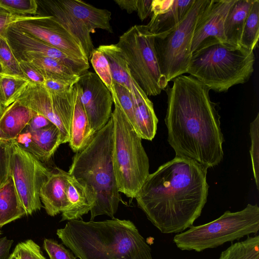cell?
Returning a JSON list of instances; mask_svg holds the SVG:
<instances>
[{
	"label": "cell",
	"instance_id": "f6af8a7d",
	"mask_svg": "<svg viewBox=\"0 0 259 259\" xmlns=\"http://www.w3.org/2000/svg\"><path fill=\"white\" fill-rule=\"evenodd\" d=\"M174 0H153L152 15H158L166 12L171 7Z\"/></svg>",
	"mask_w": 259,
	"mask_h": 259
},
{
	"label": "cell",
	"instance_id": "7bdbcfd3",
	"mask_svg": "<svg viewBox=\"0 0 259 259\" xmlns=\"http://www.w3.org/2000/svg\"><path fill=\"white\" fill-rule=\"evenodd\" d=\"M53 124L44 115L36 113L30 119L25 130L34 131L49 127Z\"/></svg>",
	"mask_w": 259,
	"mask_h": 259
},
{
	"label": "cell",
	"instance_id": "ee69618b",
	"mask_svg": "<svg viewBox=\"0 0 259 259\" xmlns=\"http://www.w3.org/2000/svg\"><path fill=\"white\" fill-rule=\"evenodd\" d=\"M153 0H138L137 12L140 19L143 21L152 14Z\"/></svg>",
	"mask_w": 259,
	"mask_h": 259
},
{
	"label": "cell",
	"instance_id": "7402d4cb",
	"mask_svg": "<svg viewBox=\"0 0 259 259\" xmlns=\"http://www.w3.org/2000/svg\"><path fill=\"white\" fill-rule=\"evenodd\" d=\"M74 98L70 125V139L71 149L74 152L83 148L93 138V131L79 98L80 89L76 83L74 85Z\"/></svg>",
	"mask_w": 259,
	"mask_h": 259
},
{
	"label": "cell",
	"instance_id": "30bf717a",
	"mask_svg": "<svg viewBox=\"0 0 259 259\" xmlns=\"http://www.w3.org/2000/svg\"><path fill=\"white\" fill-rule=\"evenodd\" d=\"M11 142L10 176L26 215H30L42 206L39 191L51 170L14 140Z\"/></svg>",
	"mask_w": 259,
	"mask_h": 259
},
{
	"label": "cell",
	"instance_id": "9c48e42d",
	"mask_svg": "<svg viewBox=\"0 0 259 259\" xmlns=\"http://www.w3.org/2000/svg\"><path fill=\"white\" fill-rule=\"evenodd\" d=\"M209 0H195L183 20L167 33L154 36V47L162 75L168 83L187 72L194 31Z\"/></svg>",
	"mask_w": 259,
	"mask_h": 259
},
{
	"label": "cell",
	"instance_id": "9a60e30c",
	"mask_svg": "<svg viewBox=\"0 0 259 259\" xmlns=\"http://www.w3.org/2000/svg\"><path fill=\"white\" fill-rule=\"evenodd\" d=\"M6 38L16 58L22 55H38L53 58L80 76L88 71L89 62L74 58L58 48L24 32L13 25L6 32Z\"/></svg>",
	"mask_w": 259,
	"mask_h": 259
},
{
	"label": "cell",
	"instance_id": "7c38bea8",
	"mask_svg": "<svg viewBox=\"0 0 259 259\" xmlns=\"http://www.w3.org/2000/svg\"><path fill=\"white\" fill-rule=\"evenodd\" d=\"M77 83L79 98L95 133L107 123L112 115V95L96 73L87 71Z\"/></svg>",
	"mask_w": 259,
	"mask_h": 259
},
{
	"label": "cell",
	"instance_id": "74e56055",
	"mask_svg": "<svg viewBox=\"0 0 259 259\" xmlns=\"http://www.w3.org/2000/svg\"><path fill=\"white\" fill-rule=\"evenodd\" d=\"M14 251L19 259H46L42 255L39 246L31 239L19 243Z\"/></svg>",
	"mask_w": 259,
	"mask_h": 259
},
{
	"label": "cell",
	"instance_id": "7dc6e473",
	"mask_svg": "<svg viewBox=\"0 0 259 259\" xmlns=\"http://www.w3.org/2000/svg\"><path fill=\"white\" fill-rule=\"evenodd\" d=\"M138 0H115L114 2L121 9L127 13L131 14L137 11Z\"/></svg>",
	"mask_w": 259,
	"mask_h": 259
},
{
	"label": "cell",
	"instance_id": "d6986e66",
	"mask_svg": "<svg viewBox=\"0 0 259 259\" xmlns=\"http://www.w3.org/2000/svg\"><path fill=\"white\" fill-rule=\"evenodd\" d=\"M68 206L62 212L61 221L81 219L93 208L97 199L94 189L70 175L66 190Z\"/></svg>",
	"mask_w": 259,
	"mask_h": 259
},
{
	"label": "cell",
	"instance_id": "681fc988",
	"mask_svg": "<svg viewBox=\"0 0 259 259\" xmlns=\"http://www.w3.org/2000/svg\"><path fill=\"white\" fill-rule=\"evenodd\" d=\"M0 140H9L0 127Z\"/></svg>",
	"mask_w": 259,
	"mask_h": 259
},
{
	"label": "cell",
	"instance_id": "277c9868",
	"mask_svg": "<svg viewBox=\"0 0 259 259\" xmlns=\"http://www.w3.org/2000/svg\"><path fill=\"white\" fill-rule=\"evenodd\" d=\"M113 122L112 117L95 133L89 143L75 153L69 174L92 188L97 199L90 210L91 221L100 215L112 218L121 198L112 163Z\"/></svg>",
	"mask_w": 259,
	"mask_h": 259
},
{
	"label": "cell",
	"instance_id": "ffe728a7",
	"mask_svg": "<svg viewBox=\"0 0 259 259\" xmlns=\"http://www.w3.org/2000/svg\"><path fill=\"white\" fill-rule=\"evenodd\" d=\"M60 3L91 33L101 29L113 33L111 13L96 8L80 0H59Z\"/></svg>",
	"mask_w": 259,
	"mask_h": 259
},
{
	"label": "cell",
	"instance_id": "e0dca14e",
	"mask_svg": "<svg viewBox=\"0 0 259 259\" xmlns=\"http://www.w3.org/2000/svg\"><path fill=\"white\" fill-rule=\"evenodd\" d=\"M69 174L59 168L51 170L42 183L39 197L47 214L54 217L68 206L66 190Z\"/></svg>",
	"mask_w": 259,
	"mask_h": 259
},
{
	"label": "cell",
	"instance_id": "5b68a950",
	"mask_svg": "<svg viewBox=\"0 0 259 259\" xmlns=\"http://www.w3.org/2000/svg\"><path fill=\"white\" fill-rule=\"evenodd\" d=\"M253 51L215 44L192 54L187 72L217 92L247 82L254 71Z\"/></svg>",
	"mask_w": 259,
	"mask_h": 259
},
{
	"label": "cell",
	"instance_id": "4dcf8cb0",
	"mask_svg": "<svg viewBox=\"0 0 259 259\" xmlns=\"http://www.w3.org/2000/svg\"><path fill=\"white\" fill-rule=\"evenodd\" d=\"M218 259H259V236L232 244L223 251Z\"/></svg>",
	"mask_w": 259,
	"mask_h": 259
},
{
	"label": "cell",
	"instance_id": "f5cc1de1",
	"mask_svg": "<svg viewBox=\"0 0 259 259\" xmlns=\"http://www.w3.org/2000/svg\"><path fill=\"white\" fill-rule=\"evenodd\" d=\"M0 234H1V232H0Z\"/></svg>",
	"mask_w": 259,
	"mask_h": 259
},
{
	"label": "cell",
	"instance_id": "44dd1931",
	"mask_svg": "<svg viewBox=\"0 0 259 259\" xmlns=\"http://www.w3.org/2000/svg\"><path fill=\"white\" fill-rule=\"evenodd\" d=\"M131 94L134 104V128L142 139L152 141L156 134L158 122L153 104L140 87L134 88Z\"/></svg>",
	"mask_w": 259,
	"mask_h": 259
},
{
	"label": "cell",
	"instance_id": "83f0119b",
	"mask_svg": "<svg viewBox=\"0 0 259 259\" xmlns=\"http://www.w3.org/2000/svg\"><path fill=\"white\" fill-rule=\"evenodd\" d=\"M26 215L10 176L0 187V228Z\"/></svg>",
	"mask_w": 259,
	"mask_h": 259
},
{
	"label": "cell",
	"instance_id": "5bb4252c",
	"mask_svg": "<svg viewBox=\"0 0 259 259\" xmlns=\"http://www.w3.org/2000/svg\"><path fill=\"white\" fill-rule=\"evenodd\" d=\"M235 2V0H209L194 31L192 54L215 44L231 46L226 41L224 25L228 11Z\"/></svg>",
	"mask_w": 259,
	"mask_h": 259
},
{
	"label": "cell",
	"instance_id": "52a82bcc",
	"mask_svg": "<svg viewBox=\"0 0 259 259\" xmlns=\"http://www.w3.org/2000/svg\"><path fill=\"white\" fill-rule=\"evenodd\" d=\"M259 231V207L248 204L243 209L226 211L217 219L199 226H192L174 237V242L182 250L200 252L239 240Z\"/></svg>",
	"mask_w": 259,
	"mask_h": 259
},
{
	"label": "cell",
	"instance_id": "f1b7e54d",
	"mask_svg": "<svg viewBox=\"0 0 259 259\" xmlns=\"http://www.w3.org/2000/svg\"><path fill=\"white\" fill-rule=\"evenodd\" d=\"M29 82L23 75L0 73V105L5 109L14 102Z\"/></svg>",
	"mask_w": 259,
	"mask_h": 259
},
{
	"label": "cell",
	"instance_id": "2e32d148",
	"mask_svg": "<svg viewBox=\"0 0 259 259\" xmlns=\"http://www.w3.org/2000/svg\"><path fill=\"white\" fill-rule=\"evenodd\" d=\"M14 140L41 162L48 161L63 144L61 132L54 124L34 131L24 129Z\"/></svg>",
	"mask_w": 259,
	"mask_h": 259
},
{
	"label": "cell",
	"instance_id": "4316f807",
	"mask_svg": "<svg viewBox=\"0 0 259 259\" xmlns=\"http://www.w3.org/2000/svg\"><path fill=\"white\" fill-rule=\"evenodd\" d=\"M107 58L114 83L126 88L131 93L139 87L133 78L120 49L115 44L101 45L97 48Z\"/></svg>",
	"mask_w": 259,
	"mask_h": 259
},
{
	"label": "cell",
	"instance_id": "f907efd6",
	"mask_svg": "<svg viewBox=\"0 0 259 259\" xmlns=\"http://www.w3.org/2000/svg\"><path fill=\"white\" fill-rule=\"evenodd\" d=\"M4 109L0 105V117H1L3 112H4Z\"/></svg>",
	"mask_w": 259,
	"mask_h": 259
},
{
	"label": "cell",
	"instance_id": "484cf974",
	"mask_svg": "<svg viewBox=\"0 0 259 259\" xmlns=\"http://www.w3.org/2000/svg\"><path fill=\"white\" fill-rule=\"evenodd\" d=\"M253 0H235L224 21V34L228 44L240 47V40L244 24Z\"/></svg>",
	"mask_w": 259,
	"mask_h": 259
},
{
	"label": "cell",
	"instance_id": "b9f144b4",
	"mask_svg": "<svg viewBox=\"0 0 259 259\" xmlns=\"http://www.w3.org/2000/svg\"><path fill=\"white\" fill-rule=\"evenodd\" d=\"M18 61L23 75L29 82L36 84L44 83L45 78L32 64L23 60Z\"/></svg>",
	"mask_w": 259,
	"mask_h": 259
},
{
	"label": "cell",
	"instance_id": "3957f363",
	"mask_svg": "<svg viewBox=\"0 0 259 259\" xmlns=\"http://www.w3.org/2000/svg\"><path fill=\"white\" fill-rule=\"evenodd\" d=\"M57 235L79 259H153L151 247L130 220L68 221Z\"/></svg>",
	"mask_w": 259,
	"mask_h": 259
},
{
	"label": "cell",
	"instance_id": "4fadbf2b",
	"mask_svg": "<svg viewBox=\"0 0 259 259\" xmlns=\"http://www.w3.org/2000/svg\"><path fill=\"white\" fill-rule=\"evenodd\" d=\"M14 25L74 58L89 62L80 44L51 16L41 15L38 18L21 21Z\"/></svg>",
	"mask_w": 259,
	"mask_h": 259
},
{
	"label": "cell",
	"instance_id": "c3c4849f",
	"mask_svg": "<svg viewBox=\"0 0 259 259\" xmlns=\"http://www.w3.org/2000/svg\"><path fill=\"white\" fill-rule=\"evenodd\" d=\"M8 259H19V258L16 253L14 251L10 254Z\"/></svg>",
	"mask_w": 259,
	"mask_h": 259
},
{
	"label": "cell",
	"instance_id": "d6a6232c",
	"mask_svg": "<svg viewBox=\"0 0 259 259\" xmlns=\"http://www.w3.org/2000/svg\"><path fill=\"white\" fill-rule=\"evenodd\" d=\"M0 63L4 73L23 75L19 61L5 37H0Z\"/></svg>",
	"mask_w": 259,
	"mask_h": 259
},
{
	"label": "cell",
	"instance_id": "60d3db41",
	"mask_svg": "<svg viewBox=\"0 0 259 259\" xmlns=\"http://www.w3.org/2000/svg\"><path fill=\"white\" fill-rule=\"evenodd\" d=\"M75 83V82L61 79H46L42 84L51 93L64 96L72 91Z\"/></svg>",
	"mask_w": 259,
	"mask_h": 259
},
{
	"label": "cell",
	"instance_id": "ba28073f",
	"mask_svg": "<svg viewBox=\"0 0 259 259\" xmlns=\"http://www.w3.org/2000/svg\"><path fill=\"white\" fill-rule=\"evenodd\" d=\"M154 35L147 25H135L119 36L121 50L134 80L147 96H157L168 82L161 74L154 47Z\"/></svg>",
	"mask_w": 259,
	"mask_h": 259
},
{
	"label": "cell",
	"instance_id": "f546056e",
	"mask_svg": "<svg viewBox=\"0 0 259 259\" xmlns=\"http://www.w3.org/2000/svg\"><path fill=\"white\" fill-rule=\"evenodd\" d=\"M259 38V1L253 0L245 19L240 40V46L254 51Z\"/></svg>",
	"mask_w": 259,
	"mask_h": 259
},
{
	"label": "cell",
	"instance_id": "836d02e7",
	"mask_svg": "<svg viewBox=\"0 0 259 259\" xmlns=\"http://www.w3.org/2000/svg\"><path fill=\"white\" fill-rule=\"evenodd\" d=\"M0 7L12 14L38 15V6L36 0H0Z\"/></svg>",
	"mask_w": 259,
	"mask_h": 259
},
{
	"label": "cell",
	"instance_id": "8992f818",
	"mask_svg": "<svg viewBox=\"0 0 259 259\" xmlns=\"http://www.w3.org/2000/svg\"><path fill=\"white\" fill-rule=\"evenodd\" d=\"M111 117L113 122L112 163L119 192L136 198L149 175V162L137 133L116 102Z\"/></svg>",
	"mask_w": 259,
	"mask_h": 259
},
{
	"label": "cell",
	"instance_id": "bcb514c9",
	"mask_svg": "<svg viewBox=\"0 0 259 259\" xmlns=\"http://www.w3.org/2000/svg\"><path fill=\"white\" fill-rule=\"evenodd\" d=\"M13 241L7 237L0 238V259H8Z\"/></svg>",
	"mask_w": 259,
	"mask_h": 259
},
{
	"label": "cell",
	"instance_id": "d590c367",
	"mask_svg": "<svg viewBox=\"0 0 259 259\" xmlns=\"http://www.w3.org/2000/svg\"><path fill=\"white\" fill-rule=\"evenodd\" d=\"M117 99H113L116 102L133 125H135L134 104L130 92L124 87L115 83Z\"/></svg>",
	"mask_w": 259,
	"mask_h": 259
},
{
	"label": "cell",
	"instance_id": "ac0fdd59",
	"mask_svg": "<svg viewBox=\"0 0 259 259\" xmlns=\"http://www.w3.org/2000/svg\"><path fill=\"white\" fill-rule=\"evenodd\" d=\"M47 14L52 16L62 25L80 44L89 59L94 47L91 33L85 27L69 12L59 0L37 1Z\"/></svg>",
	"mask_w": 259,
	"mask_h": 259
},
{
	"label": "cell",
	"instance_id": "816d5d0a",
	"mask_svg": "<svg viewBox=\"0 0 259 259\" xmlns=\"http://www.w3.org/2000/svg\"><path fill=\"white\" fill-rule=\"evenodd\" d=\"M4 73L3 67L0 63V73Z\"/></svg>",
	"mask_w": 259,
	"mask_h": 259
},
{
	"label": "cell",
	"instance_id": "e575fe53",
	"mask_svg": "<svg viewBox=\"0 0 259 259\" xmlns=\"http://www.w3.org/2000/svg\"><path fill=\"white\" fill-rule=\"evenodd\" d=\"M251 147L250 154L253 174L257 189L259 188V113L250 124Z\"/></svg>",
	"mask_w": 259,
	"mask_h": 259
},
{
	"label": "cell",
	"instance_id": "ab89813d",
	"mask_svg": "<svg viewBox=\"0 0 259 259\" xmlns=\"http://www.w3.org/2000/svg\"><path fill=\"white\" fill-rule=\"evenodd\" d=\"M40 15H17L11 14L0 7V37H5L6 31L9 26L21 21L38 18Z\"/></svg>",
	"mask_w": 259,
	"mask_h": 259
},
{
	"label": "cell",
	"instance_id": "8d00e7d4",
	"mask_svg": "<svg viewBox=\"0 0 259 259\" xmlns=\"http://www.w3.org/2000/svg\"><path fill=\"white\" fill-rule=\"evenodd\" d=\"M12 153L11 140H0V187L10 177V163Z\"/></svg>",
	"mask_w": 259,
	"mask_h": 259
},
{
	"label": "cell",
	"instance_id": "cb8c5ba5",
	"mask_svg": "<svg viewBox=\"0 0 259 259\" xmlns=\"http://www.w3.org/2000/svg\"><path fill=\"white\" fill-rule=\"evenodd\" d=\"M195 0H174L170 9L158 15H152L147 24L154 36L164 35L177 27L185 18Z\"/></svg>",
	"mask_w": 259,
	"mask_h": 259
},
{
	"label": "cell",
	"instance_id": "7a4b0ae2",
	"mask_svg": "<svg viewBox=\"0 0 259 259\" xmlns=\"http://www.w3.org/2000/svg\"><path fill=\"white\" fill-rule=\"evenodd\" d=\"M207 168L176 156L149 174L136 199L161 233H177L193 226L207 202Z\"/></svg>",
	"mask_w": 259,
	"mask_h": 259
},
{
	"label": "cell",
	"instance_id": "d4e9b609",
	"mask_svg": "<svg viewBox=\"0 0 259 259\" xmlns=\"http://www.w3.org/2000/svg\"><path fill=\"white\" fill-rule=\"evenodd\" d=\"M18 61L30 62L46 79H61L77 82L79 76L58 60L38 55H22L16 58Z\"/></svg>",
	"mask_w": 259,
	"mask_h": 259
},
{
	"label": "cell",
	"instance_id": "8fae6325",
	"mask_svg": "<svg viewBox=\"0 0 259 259\" xmlns=\"http://www.w3.org/2000/svg\"><path fill=\"white\" fill-rule=\"evenodd\" d=\"M74 98V86L64 96L49 92L42 84L29 82L17 99L48 118L60 130L62 143L69 142Z\"/></svg>",
	"mask_w": 259,
	"mask_h": 259
},
{
	"label": "cell",
	"instance_id": "f35d334b",
	"mask_svg": "<svg viewBox=\"0 0 259 259\" xmlns=\"http://www.w3.org/2000/svg\"><path fill=\"white\" fill-rule=\"evenodd\" d=\"M44 248L50 259H76V258L73 252L52 239H45Z\"/></svg>",
	"mask_w": 259,
	"mask_h": 259
},
{
	"label": "cell",
	"instance_id": "1f68e13d",
	"mask_svg": "<svg viewBox=\"0 0 259 259\" xmlns=\"http://www.w3.org/2000/svg\"><path fill=\"white\" fill-rule=\"evenodd\" d=\"M90 59L95 73L110 92L112 98H116L115 83L109 63L106 56L98 49H95Z\"/></svg>",
	"mask_w": 259,
	"mask_h": 259
},
{
	"label": "cell",
	"instance_id": "603a6c76",
	"mask_svg": "<svg viewBox=\"0 0 259 259\" xmlns=\"http://www.w3.org/2000/svg\"><path fill=\"white\" fill-rule=\"evenodd\" d=\"M36 113L18 100L4 109L0 127L9 140H15Z\"/></svg>",
	"mask_w": 259,
	"mask_h": 259
},
{
	"label": "cell",
	"instance_id": "6da1fadb",
	"mask_svg": "<svg viewBox=\"0 0 259 259\" xmlns=\"http://www.w3.org/2000/svg\"><path fill=\"white\" fill-rule=\"evenodd\" d=\"M166 89L167 141L176 156L207 168L218 165L224 157V138L210 89L193 76L183 75L174 78Z\"/></svg>",
	"mask_w": 259,
	"mask_h": 259
}]
</instances>
